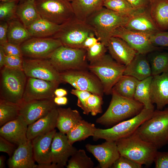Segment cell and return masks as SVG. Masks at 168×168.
<instances>
[{
    "mask_svg": "<svg viewBox=\"0 0 168 168\" xmlns=\"http://www.w3.org/2000/svg\"><path fill=\"white\" fill-rule=\"evenodd\" d=\"M91 35H95L92 28L85 21L75 17L61 25L59 30L52 37L59 40L63 46L82 49L85 40Z\"/></svg>",
    "mask_w": 168,
    "mask_h": 168,
    "instance_id": "9c48e42d",
    "label": "cell"
},
{
    "mask_svg": "<svg viewBox=\"0 0 168 168\" xmlns=\"http://www.w3.org/2000/svg\"><path fill=\"white\" fill-rule=\"evenodd\" d=\"M134 9L141 11L148 8L152 0H127Z\"/></svg>",
    "mask_w": 168,
    "mask_h": 168,
    "instance_id": "f907efd6",
    "label": "cell"
},
{
    "mask_svg": "<svg viewBox=\"0 0 168 168\" xmlns=\"http://www.w3.org/2000/svg\"><path fill=\"white\" fill-rule=\"evenodd\" d=\"M123 75L133 77L139 81L152 76L150 64L146 54L137 53L125 68Z\"/></svg>",
    "mask_w": 168,
    "mask_h": 168,
    "instance_id": "484cf974",
    "label": "cell"
},
{
    "mask_svg": "<svg viewBox=\"0 0 168 168\" xmlns=\"http://www.w3.org/2000/svg\"><path fill=\"white\" fill-rule=\"evenodd\" d=\"M40 17L61 25L75 17L71 2L67 0H35L34 2Z\"/></svg>",
    "mask_w": 168,
    "mask_h": 168,
    "instance_id": "30bf717a",
    "label": "cell"
},
{
    "mask_svg": "<svg viewBox=\"0 0 168 168\" xmlns=\"http://www.w3.org/2000/svg\"><path fill=\"white\" fill-rule=\"evenodd\" d=\"M68 0V1L69 2H72V1H74V0Z\"/></svg>",
    "mask_w": 168,
    "mask_h": 168,
    "instance_id": "6125c7cd",
    "label": "cell"
},
{
    "mask_svg": "<svg viewBox=\"0 0 168 168\" xmlns=\"http://www.w3.org/2000/svg\"><path fill=\"white\" fill-rule=\"evenodd\" d=\"M16 15L26 28L41 18L34 2L30 1L19 2L16 7Z\"/></svg>",
    "mask_w": 168,
    "mask_h": 168,
    "instance_id": "1f68e13d",
    "label": "cell"
},
{
    "mask_svg": "<svg viewBox=\"0 0 168 168\" xmlns=\"http://www.w3.org/2000/svg\"><path fill=\"white\" fill-rule=\"evenodd\" d=\"M59 72L70 70H88L86 50L62 45L47 58Z\"/></svg>",
    "mask_w": 168,
    "mask_h": 168,
    "instance_id": "ba28073f",
    "label": "cell"
},
{
    "mask_svg": "<svg viewBox=\"0 0 168 168\" xmlns=\"http://www.w3.org/2000/svg\"><path fill=\"white\" fill-rule=\"evenodd\" d=\"M60 74L63 82L69 83L75 89L87 91L102 96L104 94L100 81L89 70H70Z\"/></svg>",
    "mask_w": 168,
    "mask_h": 168,
    "instance_id": "8fae6325",
    "label": "cell"
},
{
    "mask_svg": "<svg viewBox=\"0 0 168 168\" xmlns=\"http://www.w3.org/2000/svg\"><path fill=\"white\" fill-rule=\"evenodd\" d=\"M142 165L127 157L120 155L111 168H141Z\"/></svg>",
    "mask_w": 168,
    "mask_h": 168,
    "instance_id": "f6af8a7d",
    "label": "cell"
},
{
    "mask_svg": "<svg viewBox=\"0 0 168 168\" xmlns=\"http://www.w3.org/2000/svg\"><path fill=\"white\" fill-rule=\"evenodd\" d=\"M54 95L56 97H63L67 95V91L62 88H57L54 91Z\"/></svg>",
    "mask_w": 168,
    "mask_h": 168,
    "instance_id": "11a10c76",
    "label": "cell"
},
{
    "mask_svg": "<svg viewBox=\"0 0 168 168\" xmlns=\"http://www.w3.org/2000/svg\"><path fill=\"white\" fill-rule=\"evenodd\" d=\"M131 16L119 13L103 7L85 21L93 29L99 41L106 46L113 31L118 27L124 26Z\"/></svg>",
    "mask_w": 168,
    "mask_h": 168,
    "instance_id": "7a4b0ae2",
    "label": "cell"
},
{
    "mask_svg": "<svg viewBox=\"0 0 168 168\" xmlns=\"http://www.w3.org/2000/svg\"><path fill=\"white\" fill-rule=\"evenodd\" d=\"M139 81L137 79L132 76L123 75L113 89L122 96L134 98L135 90Z\"/></svg>",
    "mask_w": 168,
    "mask_h": 168,
    "instance_id": "d590c367",
    "label": "cell"
},
{
    "mask_svg": "<svg viewBox=\"0 0 168 168\" xmlns=\"http://www.w3.org/2000/svg\"><path fill=\"white\" fill-rule=\"evenodd\" d=\"M23 57L16 55H6L4 67L12 68L23 69Z\"/></svg>",
    "mask_w": 168,
    "mask_h": 168,
    "instance_id": "bcb514c9",
    "label": "cell"
},
{
    "mask_svg": "<svg viewBox=\"0 0 168 168\" xmlns=\"http://www.w3.org/2000/svg\"><path fill=\"white\" fill-rule=\"evenodd\" d=\"M61 25L56 24L40 18L26 28L31 37H52L59 30Z\"/></svg>",
    "mask_w": 168,
    "mask_h": 168,
    "instance_id": "f546056e",
    "label": "cell"
},
{
    "mask_svg": "<svg viewBox=\"0 0 168 168\" xmlns=\"http://www.w3.org/2000/svg\"><path fill=\"white\" fill-rule=\"evenodd\" d=\"M56 130L54 129L46 133L37 136L31 141L34 157L38 164L51 163V146Z\"/></svg>",
    "mask_w": 168,
    "mask_h": 168,
    "instance_id": "603a6c76",
    "label": "cell"
},
{
    "mask_svg": "<svg viewBox=\"0 0 168 168\" xmlns=\"http://www.w3.org/2000/svg\"><path fill=\"white\" fill-rule=\"evenodd\" d=\"M85 147L99 162L101 168H111L120 155L116 142L106 141L97 145L86 144Z\"/></svg>",
    "mask_w": 168,
    "mask_h": 168,
    "instance_id": "ac0fdd59",
    "label": "cell"
},
{
    "mask_svg": "<svg viewBox=\"0 0 168 168\" xmlns=\"http://www.w3.org/2000/svg\"><path fill=\"white\" fill-rule=\"evenodd\" d=\"M56 108L53 99L38 100L20 105V114L24 118L28 125L48 114Z\"/></svg>",
    "mask_w": 168,
    "mask_h": 168,
    "instance_id": "e0dca14e",
    "label": "cell"
},
{
    "mask_svg": "<svg viewBox=\"0 0 168 168\" xmlns=\"http://www.w3.org/2000/svg\"><path fill=\"white\" fill-rule=\"evenodd\" d=\"M96 128L94 124L82 119L66 134L68 141L72 145L76 142L93 137Z\"/></svg>",
    "mask_w": 168,
    "mask_h": 168,
    "instance_id": "d6a6232c",
    "label": "cell"
},
{
    "mask_svg": "<svg viewBox=\"0 0 168 168\" xmlns=\"http://www.w3.org/2000/svg\"><path fill=\"white\" fill-rule=\"evenodd\" d=\"M103 7L119 13L132 16L137 12L127 0H105Z\"/></svg>",
    "mask_w": 168,
    "mask_h": 168,
    "instance_id": "f35d334b",
    "label": "cell"
},
{
    "mask_svg": "<svg viewBox=\"0 0 168 168\" xmlns=\"http://www.w3.org/2000/svg\"><path fill=\"white\" fill-rule=\"evenodd\" d=\"M152 77V76L143 80L139 81L133 98L142 103L144 108L154 110V106L150 98V85Z\"/></svg>",
    "mask_w": 168,
    "mask_h": 168,
    "instance_id": "836d02e7",
    "label": "cell"
},
{
    "mask_svg": "<svg viewBox=\"0 0 168 168\" xmlns=\"http://www.w3.org/2000/svg\"><path fill=\"white\" fill-rule=\"evenodd\" d=\"M154 110L144 108L135 116L122 121L107 129L96 128L93 136L94 140L103 139L115 142L128 137L133 133L145 121L152 116Z\"/></svg>",
    "mask_w": 168,
    "mask_h": 168,
    "instance_id": "52a82bcc",
    "label": "cell"
},
{
    "mask_svg": "<svg viewBox=\"0 0 168 168\" xmlns=\"http://www.w3.org/2000/svg\"><path fill=\"white\" fill-rule=\"evenodd\" d=\"M1 70L0 99L20 105L27 77L22 69L4 67Z\"/></svg>",
    "mask_w": 168,
    "mask_h": 168,
    "instance_id": "5b68a950",
    "label": "cell"
},
{
    "mask_svg": "<svg viewBox=\"0 0 168 168\" xmlns=\"http://www.w3.org/2000/svg\"><path fill=\"white\" fill-rule=\"evenodd\" d=\"M107 49L105 45L100 41L87 49L86 58L89 63L97 60L106 54Z\"/></svg>",
    "mask_w": 168,
    "mask_h": 168,
    "instance_id": "60d3db41",
    "label": "cell"
},
{
    "mask_svg": "<svg viewBox=\"0 0 168 168\" xmlns=\"http://www.w3.org/2000/svg\"><path fill=\"white\" fill-rule=\"evenodd\" d=\"M167 144H168V142H167Z\"/></svg>",
    "mask_w": 168,
    "mask_h": 168,
    "instance_id": "be15d7a7",
    "label": "cell"
},
{
    "mask_svg": "<svg viewBox=\"0 0 168 168\" xmlns=\"http://www.w3.org/2000/svg\"><path fill=\"white\" fill-rule=\"evenodd\" d=\"M5 157L1 156H0V168H3L5 167Z\"/></svg>",
    "mask_w": 168,
    "mask_h": 168,
    "instance_id": "680465c9",
    "label": "cell"
},
{
    "mask_svg": "<svg viewBox=\"0 0 168 168\" xmlns=\"http://www.w3.org/2000/svg\"><path fill=\"white\" fill-rule=\"evenodd\" d=\"M6 55L2 48L0 47V68L1 69L4 66Z\"/></svg>",
    "mask_w": 168,
    "mask_h": 168,
    "instance_id": "9f6ffc18",
    "label": "cell"
},
{
    "mask_svg": "<svg viewBox=\"0 0 168 168\" xmlns=\"http://www.w3.org/2000/svg\"><path fill=\"white\" fill-rule=\"evenodd\" d=\"M136 132L143 139L160 148L168 141V108L154 110L152 117L145 121Z\"/></svg>",
    "mask_w": 168,
    "mask_h": 168,
    "instance_id": "277c9868",
    "label": "cell"
},
{
    "mask_svg": "<svg viewBox=\"0 0 168 168\" xmlns=\"http://www.w3.org/2000/svg\"><path fill=\"white\" fill-rule=\"evenodd\" d=\"M70 92L77 97V105L83 110V113L86 115H88L90 112L87 105V101L92 93L87 91L75 89L72 90Z\"/></svg>",
    "mask_w": 168,
    "mask_h": 168,
    "instance_id": "7bdbcfd3",
    "label": "cell"
},
{
    "mask_svg": "<svg viewBox=\"0 0 168 168\" xmlns=\"http://www.w3.org/2000/svg\"><path fill=\"white\" fill-rule=\"evenodd\" d=\"M35 0H20L19 2H22L25 1H30L34 2Z\"/></svg>",
    "mask_w": 168,
    "mask_h": 168,
    "instance_id": "94428289",
    "label": "cell"
},
{
    "mask_svg": "<svg viewBox=\"0 0 168 168\" xmlns=\"http://www.w3.org/2000/svg\"><path fill=\"white\" fill-rule=\"evenodd\" d=\"M149 53L147 59L150 65L152 76L168 72V52L156 50Z\"/></svg>",
    "mask_w": 168,
    "mask_h": 168,
    "instance_id": "e575fe53",
    "label": "cell"
},
{
    "mask_svg": "<svg viewBox=\"0 0 168 168\" xmlns=\"http://www.w3.org/2000/svg\"><path fill=\"white\" fill-rule=\"evenodd\" d=\"M94 164L83 149L77 150L68 160L67 168H92Z\"/></svg>",
    "mask_w": 168,
    "mask_h": 168,
    "instance_id": "74e56055",
    "label": "cell"
},
{
    "mask_svg": "<svg viewBox=\"0 0 168 168\" xmlns=\"http://www.w3.org/2000/svg\"><path fill=\"white\" fill-rule=\"evenodd\" d=\"M15 145L0 136V151L6 153L10 157L12 155L16 149Z\"/></svg>",
    "mask_w": 168,
    "mask_h": 168,
    "instance_id": "681fc988",
    "label": "cell"
},
{
    "mask_svg": "<svg viewBox=\"0 0 168 168\" xmlns=\"http://www.w3.org/2000/svg\"><path fill=\"white\" fill-rule=\"evenodd\" d=\"M103 0V1H105V0Z\"/></svg>",
    "mask_w": 168,
    "mask_h": 168,
    "instance_id": "e7e4bbea",
    "label": "cell"
},
{
    "mask_svg": "<svg viewBox=\"0 0 168 168\" xmlns=\"http://www.w3.org/2000/svg\"><path fill=\"white\" fill-rule=\"evenodd\" d=\"M99 40L95 35H91L86 38L85 40L82 48L86 49L98 42Z\"/></svg>",
    "mask_w": 168,
    "mask_h": 168,
    "instance_id": "f5cc1de1",
    "label": "cell"
},
{
    "mask_svg": "<svg viewBox=\"0 0 168 168\" xmlns=\"http://www.w3.org/2000/svg\"><path fill=\"white\" fill-rule=\"evenodd\" d=\"M19 2V1H13L0 3V21L8 22L17 17L16 11Z\"/></svg>",
    "mask_w": 168,
    "mask_h": 168,
    "instance_id": "ab89813d",
    "label": "cell"
},
{
    "mask_svg": "<svg viewBox=\"0 0 168 168\" xmlns=\"http://www.w3.org/2000/svg\"><path fill=\"white\" fill-rule=\"evenodd\" d=\"M115 142L120 155L142 165H151L158 152L154 144L142 139L136 132Z\"/></svg>",
    "mask_w": 168,
    "mask_h": 168,
    "instance_id": "3957f363",
    "label": "cell"
},
{
    "mask_svg": "<svg viewBox=\"0 0 168 168\" xmlns=\"http://www.w3.org/2000/svg\"><path fill=\"white\" fill-rule=\"evenodd\" d=\"M27 77L22 103L54 98V91L60 83Z\"/></svg>",
    "mask_w": 168,
    "mask_h": 168,
    "instance_id": "9a60e30c",
    "label": "cell"
},
{
    "mask_svg": "<svg viewBox=\"0 0 168 168\" xmlns=\"http://www.w3.org/2000/svg\"><path fill=\"white\" fill-rule=\"evenodd\" d=\"M63 45L58 40L52 37H32L20 45L23 57L31 58H48L52 53Z\"/></svg>",
    "mask_w": 168,
    "mask_h": 168,
    "instance_id": "7c38bea8",
    "label": "cell"
},
{
    "mask_svg": "<svg viewBox=\"0 0 168 168\" xmlns=\"http://www.w3.org/2000/svg\"><path fill=\"white\" fill-rule=\"evenodd\" d=\"M6 55H16L23 57L20 48V46L8 42L0 44Z\"/></svg>",
    "mask_w": 168,
    "mask_h": 168,
    "instance_id": "7dc6e473",
    "label": "cell"
},
{
    "mask_svg": "<svg viewBox=\"0 0 168 168\" xmlns=\"http://www.w3.org/2000/svg\"><path fill=\"white\" fill-rule=\"evenodd\" d=\"M20 0H0V3L13 1H20Z\"/></svg>",
    "mask_w": 168,
    "mask_h": 168,
    "instance_id": "91938a15",
    "label": "cell"
},
{
    "mask_svg": "<svg viewBox=\"0 0 168 168\" xmlns=\"http://www.w3.org/2000/svg\"><path fill=\"white\" fill-rule=\"evenodd\" d=\"M8 42L20 46L31 38L26 28L17 18L8 22Z\"/></svg>",
    "mask_w": 168,
    "mask_h": 168,
    "instance_id": "4dcf8cb0",
    "label": "cell"
},
{
    "mask_svg": "<svg viewBox=\"0 0 168 168\" xmlns=\"http://www.w3.org/2000/svg\"><path fill=\"white\" fill-rule=\"evenodd\" d=\"M103 0H74L71 2L75 17L85 21L103 7Z\"/></svg>",
    "mask_w": 168,
    "mask_h": 168,
    "instance_id": "f1b7e54d",
    "label": "cell"
},
{
    "mask_svg": "<svg viewBox=\"0 0 168 168\" xmlns=\"http://www.w3.org/2000/svg\"><path fill=\"white\" fill-rule=\"evenodd\" d=\"M102 96L91 94L88 99L87 105L90 113L92 116H96L102 113V105L103 101Z\"/></svg>",
    "mask_w": 168,
    "mask_h": 168,
    "instance_id": "b9f144b4",
    "label": "cell"
},
{
    "mask_svg": "<svg viewBox=\"0 0 168 168\" xmlns=\"http://www.w3.org/2000/svg\"><path fill=\"white\" fill-rule=\"evenodd\" d=\"M58 115L56 127L60 132L66 134L76 124L82 119L79 112L70 108H57Z\"/></svg>",
    "mask_w": 168,
    "mask_h": 168,
    "instance_id": "83f0119b",
    "label": "cell"
},
{
    "mask_svg": "<svg viewBox=\"0 0 168 168\" xmlns=\"http://www.w3.org/2000/svg\"><path fill=\"white\" fill-rule=\"evenodd\" d=\"M54 101L57 105H64L67 104L68 100L65 96L60 97L56 96L54 98Z\"/></svg>",
    "mask_w": 168,
    "mask_h": 168,
    "instance_id": "db71d44e",
    "label": "cell"
},
{
    "mask_svg": "<svg viewBox=\"0 0 168 168\" xmlns=\"http://www.w3.org/2000/svg\"><path fill=\"white\" fill-rule=\"evenodd\" d=\"M148 10L155 24L161 31L168 30V0H152Z\"/></svg>",
    "mask_w": 168,
    "mask_h": 168,
    "instance_id": "4316f807",
    "label": "cell"
},
{
    "mask_svg": "<svg viewBox=\"0 0 168 168\" xmlns=\"http://www.w3.org/2000/svg\"><path fill=\"white\" fill-rule=\"evenodd\" d=\"M22 68L27 77L63 82L60 73L47 58H23Z\"/></svg>",
    "mask_w": 168,
    "mask_h": 168,
    "instance_id": "4fadbf2b",
    "label": "cell"
},
{
    "mask_svg": "<svg viewBox=\"0 0 168 168\" xmlns=\"http://www.w3.org/2000/svg\"><path fill=\"white\" fill-rule=\"evenodd\" d=\"M36 168H57V166L52 164H47L43 165H37Z\"/></svg>",
    "mask_w": 168,
    "mask_h": 168,
    "instance_id": "6f0895ef",
    "label": "cell"
},
{
    "mask_svg": "<svg viewBox=\"0 0 168 168\" xmlns=\"http://www.w3.org/2000/svg\"><path fill=\"white\" fill-rule=\"evenodd\" d=\"M8 27L7 22L0 21V44L8 42L7 38Z\"/></svg>",
    "mask_w": 168,
    "mask_h": 168,
    "instance_id": "816d5d0a",
    "label": "cell"
},
{
    "mask_svg": "<svg viewBox=\"0 0 168 168\" xmlns=\"http://www.w3.org/2000/svg\"><path fill=\"white\" fill-rule=\"evenodd\" d=\"M106 47L112 58L125 66L131 62L137 53L126 42L117 37H111Z\"/></svg>",
    "mask_w": 168,
    "mask_h": 168,
    "instance_id": "7402d4cb",
    "label": "cell"
},
{
    "mask_svg": "<svg viewBox=\"0 0 168 168\" xmlns=\"http://www.w3.org/2000/svg\"><path fill=\"white\" fill-rule=\"evenodd\" d=\"M150 41L155 46L168 47V31H159L154 33Z\"/></svg>",
    "mask_w": 168,
    "mask_h": 168,
    "instance_id": "ee69618b",
    "label": "cell"
},
{
    "mask_svg": "<svg viewBox=\"0 0 168 168\" xmlns=\"http://www.w3.org/2000/svg\"><path fill=\"white\" fill-rule=\"evenodd\" d=\"M111 94L109 105L105 113L96 119L97 124L107 126L115 125L135 116L144 108L142 103L134 98L121 96L113 89Z\"/></svg>",
    "mask_w": 168,
    "mask_h": 168,
    "instance_id": "6da1fadb",
    "label": "cell"
},
{
    "mask_svg": "<svg viewBox=\"0 0 168 168\" xmlns=\"http://www.w3.org/2000/svg\"><path fill=\"white\" fill-rule=\"evenodd\" d=\"M20 105L0 99V127L16 118L20 115Z\"/></svg>",
    "mask_w": 168,
    "mask_h": 168,
    "instance_id": "8d00e7d4",
    "label": "cell"
},
{
    "mask_svg": "<svg viewBox=\"0 0 168 168\" xmlns=\"http://www.w3.org/2000/svg\"><path fill=\"white\" fill-rule=\"evenodd\" d=\"M58 115L57 108L52 110L48 114L28 125L27 137L32 140L38 136L46 133L56 127Z\"/></svg>",
    "mask_w": 168,
    "mask_h": 168,
    "instance_id": "cb8c5ba5",
    "label": "cell"
},
{
    "mask_svg": "<svg viewBox=\"0 0 168 168\" xmlns=\"http://www.w3.org/2000/svg\"><path fill=\"white\" fill-rule=\"evenodd\" d=\"M125 66L114 59L109 54H105L97 60L89 64L88 70L100 81L104 93L111 94L112 89L123 75Z\"/></svg>",
    "mask_w": 168,
    "mask_h": 168,
    "instance_id": "8992f818",
    "label": "cell"
},
{
    "mask_svg": "<svg viewBox=\"0 0 168 168\" xmlns=\"http://www.w3.org/2000/svg\"><path fill=\"white\" fill-rule=\"evenodd\" d=\"M28 126L23 117L20 114L16 119L1 127L0 135L18 146L28 140L27 137Z\"/></svg>",
    "mask_w": 168,
    "mask_h": 168,
    "instance_id": "d6986e66",
    "label": "cell"
},
{
    "mask_svg": "<svg viewBox=\"0 0 168 168\" xmlns=\"http://www.w3.org/2000/svg\"><path fill=\"white\" fill-rule=\"evenodd\" d=\"M123 27L130 30L138 31L155 33L161 31L152 19L148 8L137 12Z\"/></svg>",
    "mask_w": 168,
    "mask_h": 168,
    "instance_id": "d4e9b609",
    "label": "cell"
},
{
    "mask_svg": "<svg viewBox=\"0 0 168 168\" xmlns=\"http://www.w3.org/2000/svg\"><path fill=\"white\" fill-rule=\"evenodd\" d=\"M154 162L156 168H168V152L158 151Z\"/></svg>",
    "mask_w": 168,
    "mask_h": 168,
    "instance_id": "c3c4849f",
    "label": "cell"
},
{
    "mask_svg": "<svg viewBox=\"0 0 168 168\" xmlns=\"http://www.w3.org/2000/svg\"><path fill=\"white\" fill-rule=\"evenodd\" d=\"M150 85V98L156 105L157 110H162L168 105V72L152 76Z\"/></svg>",
    "mask_w": 168,
    "mask_h": 168,
    "instance_id": "ffe728a7",
    "label": "cell"
},
{
    "mask_svg": "<svg viewBox=\"0 0 168 168\" xmlns=\"http://www.w3.org/2000/svg\"><path fill=\"white\" fill-rule=\"evenodd\" d=\"M7 161L10 168H36L32 141L29 140L18 146Z\"/></svg>",
    "mask_w": 168,
    "mask_h": 168,
    "instance_id": "44dd1931",
    "label": "cell"
},
{
    "mask_svg": "<svg viewBox=\"0 0 168 168\" xmlns=\"http://www.w3.org/2000/svg\"><path fill=\"white\" fill-rule=\"evenodd\" d=\"M77 149L69 142L66 134L56 132L53 139L51 151V163L57 168L66 166L68 158Z\"/></svg>",
    "mask_w": 168,
    "mask_h": 168,
    "instance_id": "2e32d148",
    "label": "cell"
},
{
    "mask_svg": "<svg viewBox=\"0 0 168 168\" xmlns=\"http://www.w3.org/2000/svg\"><path fill=\"white\" fill-rule=\"evenodd\" d=\"M154 33L131 30L122 26L116 29L113 32L112 36L122 39L138 53L146 54L160 49L150 42V37Z\"/></svg>",
    "mask_w": 168,
    "mask_h": 168,
    "instance_id": "5bb4252c",
    "label": "cell"
}]
</instances>
